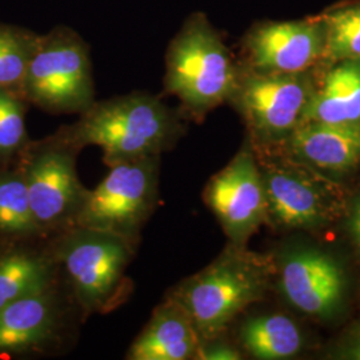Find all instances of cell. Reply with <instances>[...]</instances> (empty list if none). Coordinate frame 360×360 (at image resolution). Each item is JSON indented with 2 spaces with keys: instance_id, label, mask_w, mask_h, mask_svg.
Returning <instances> with one entry per match:
<instances>
[{
  "instance_id": "1",
  "label": "cell",
  "mask_w": 360,
  "mask_h": 360,
  "mask_svg": "<svg viewBox=\"0 0 360 360\" xmlns=\"http://www.w3.org/2000/svg\"><path fill=\"white\" fill-rule=\"evenodd\" d=\"M184 116L169 108L159 96L131 92L107 101H95L75 123L56 131L80 151L96 146L107 167L162 155L184 134Z\"/></svg>"
},
{
  "instance_id": "2",
  "label": "cell",
  "mask_w": 360,
  "mask_h": 360,
  "mask_svg": "<svg viewBox=\"0 0 360 360\" xmlns=\"http://www.w3.org/2000/svg\"><path fill=\"white\" fill-rule=\"evenodd\" d=\"M71 296L89 318L123 306L134 291L127 274L136 245L112 232L71 227L49 239Z\"/></svg>"
},
{
  "instance_id": "3",
  "label": "cell",
  "mask_w": 360,
  "mask_h": 360,
  "mask_svg": "<svg viewBox=\"0 0 360 360\" xmlns=\"http://www.w3.org/2000/svg\"><path fill=\"white\" fill-rule=\"evenodd\" d=\"M271 269L267 257L230 245L208 267L181 281L167 296L188 314L203 342L220 336L243 309L264 296Z\"/></svg>"
},
{
  "instance_id": "4",
  "label": "cell",
  "mask_w": 360,
  "mask_h": 360,
  "mask_svg": "<svg viewBox=\"0 0 360 360\" xmlns=\"http://www.w3.org/2000/svg\"><path fill=\"white\" fill-rule=\"evenodd\" d=\"M239 74L240 67L218 31L205 13H195L168 44L163 90L179 99L184 117L202 119L230 102Z\"/></svg>"
},
{
  "instance_id": "5",
  "label": "cell",
  "mask_w": 360,
  "mask_h": 360,
  "mask_svg": "<svg viewBox=\"0 0 360 360\" xmlns=\"http://www.w3.org/2000/svg\"><path fill=\"white\" fill-rule=\"evenodd\" d=\"M20 94L30 105L53 115L87 111L96 99L86 40L67 26L40 35Z\"/></svg>"
},
{
  "instance_id": "6",
  "label": "cell",
  "mask_w": 360,
  "mask_h": 360,
  "mask_svg": "<svg viewBox=\"0 0 360 360\" xmlns=\"http://www.w3.org/2000/svg\"><path fill=\"white\" fill-rule=\"evenodd\" d=\"M79 153L77 147L55 132L44 139L30 141L16 159L44 240L75 226L89 195V188L77 176Z\"/></svg>"
},
{
  "instance_id": "7",
  "label": "cell",
  "mask_w": 360,
  "mask_h": 360,
  "mask_svg": "<svg viewBox=\"0 0 360 360\" xmlns=\"http://www.w3.org/2000/svg\"><path fill=\"white\" fill-rule=\"evenodd\" d=\"M159 172L160 155L110 167L108 175L89 190L75 226L112 232L138 245L158 206Z\"/></svg>"
},
{
  "instance_id": "8",
  "label": "cell",
  "mask_w": 360,
  "mask_h": 360,
  "mask_svg": "<svg viewBox=\"0 0 360 360\" xmlns=\"http://www.w3.org/2000/svg\"><path fill=\"white\" fill-rule=\"evenodd\" d=\"M314 87L303 74H264L240 67L230 102L236 105L259 144L288 139L302 123Z\"/></svg>"
},
{
  "instance_id": "9",
  "label": "cell",
  "mask_w": 360,
  "mask_h": 360,
  "mask_svg": "<svg viewBox=\"0 0 360 360\" xmlns=\"http://www.w3.org/2000/svg\"><path fill=\"white\" fill-rule=\"evenodd\" d=\"M205 200L231 245L245 247L248 238L267 218L262 172L248 146L210 180Z\"/></svg>"
},
{
  "instance_id": "10",
  "label": "cell",
  "mask_w": 360,
  "mask_h": 360,
  "mask_svg": "<svg viewBox=\"0 0 360 360\" xmlns=\"http://www.w3.org/2000/svg\"><path fill=\"white\" fill-rule=\"evenodd\" d=\"M324 44L322 19L260 23L243 40L245 67L264 74H303L322 59Z\"/></svg>"
},
{
  "instance_id": "11",
  "label": "cell",
  "mask_w": 360,
  "mask_h": 360,
  "mask_svg": "<svg viewBox=\"0 0 360 360\" xmlns=\"http://www.w3.org/2000/svg\"><path fill=\"white\" fill-rule=\"evenodd\" d=\"M266 193L267 218L290 229H311L334 215V195L307 168L270 165L260 169Z\"/></svg>"
},
{
  "instance_id": "12",
  "label": "cell",
  "mask_w": 360,
  "mask_h": 360,
  "mask_svg": "<svg viewBox=\"0 0 360 360\" xmlns=\"http://www.w3.org/2000/svg\"><path fill=\"white\" fill-rule=\"evenodd\" d=\"M65 323L59 285L0 309V358L44 354L58 345Z\"/></svg>"
},
{
  "instance_id": "13",
  "label": "cell",
  "mask_w": 360,
  "mask_h": 360,
  "mask_svg": "<svg viewBox=\"0 0 360 360\" xmlns=\"http://www.w3.org/2000/svg\"><path fill=\"white\" fill-rule=\"evenodd\" d=\"M279 284L295 309L311 316L328 318L343 302L346 279L334 257L319 250L303 248L284 257Z\"/></svg>"
},
{
  "instance_id": "14",
  "label": "cell",
  "mask_w": 360,
  "mask_h": 360,
  "mask_svg": "<svg viewBox=\"0 0 360 360\" xmlns=\"http://www.w3.org/2000/svg\"><path fill=\"white\" fill-rule=\"evenodd\" d=\"M288 142L292 154L309 169L339 175L360 166V122H304Z\"/></svg>"
},
{
  "instance_id": "15",
  "label": "cell",
  "mask_w": 360,
  "mask_h": 360,
  "mask_svg": "<svg viewBox=\"0 0 360 360\" xmlns=\"http://www.w3.org/2000/svg\"><path fill=\"white\" fill-rule=\"evenodd\" d=\"M40 240L0 242V309L59 285L60 267Z\"/></svg>"
},
{
  "instance_id": "16",
  "label": "cell",
  "mask_w": 360,
  "mask_h": 360,
  "mask_svg": "<svg viewBox=\"0 0 360 360\" xmlns=\"http://www.w3.org/2000/svg\"><path fill=\"white\" fill-rule=\"evenodd\" d=\"M200 338L188 314L166 295L127 351L129 360L195 359Z\"/></svg>"
},
{
  "instance_id": "17",
  "label": "cell",
  "mask_w": 360,
  "mask_h": 360,
  "mask_svg": "<svg viewBox=\"0 0 360 360\" xmlns=\"http://www.w3.org/2000/svg\"><path fill=\"white\" fill-rule=\"evenodd\" d=\"M326 74L321 87L309 98L304 122H360V59L342 60Z\"/></svg>"
},
{
  "instance_id": "18",
  "label": "cell",
  "mask_w": 360,
  "mask_h": 360,
  "mask_svg": "<svg viewBox=\"0 0 360 360\" xmlns=\"http://www.w3.org/2000/svg\"><path fill=\"white\" fill-rule=\"evenodd\" d=\"M44 240L34 218L26 180L16 160L0 166V242Z\"/></svg>"
},
{
  "instance_id": "19",
  "label": "cell",
  "mask_w": 360,
  "mask_h": 360,
  "mask_svg": "<svg viewBox=\"0 0 360 360\" xmlns=\"http://www.w3.org/2000/svg\"><path fill=\"white\" fill-rule=\"evenodd\" d=\"M245 351L262 360L287 359L303 345L295 323L284 315H262L247 319L239 330Z\"/></svg>"
},
{
  "instance_id": "20",
  "label": "cell",
  "mask_w": 360,
  "mask_h": 360,
  "mask_svg": "<svg viewBox=\"0 0 360 360\" xmlns=\"http://www.w3.org/2000/svg\"><path fill=\"white\" fill-rule=\"evenodd\" d=\"M40 34L25 27L0 23V87L18 91L38 47ZM22 95V94H20Z\"/></svg>"
},
{
  "instance_id": "21",
  "label": "cell",
  "mask_w": 360,
  "mask_h": 360,
  "mask_svg": "<svg viewBox=\"0 0 360 360\" xmlns=\"http://www.w3.org/2000/svg\"><path fill=\"white\" fill-rule=\"evenodd\" d=\"M326 44L323 59L330 63L360 59V3L323 15Z\"/></svg>"
},
{
  "instance_id": "22",
  "label": "cell",
  "mask_w": 360,
  "mask_h": 360,
  "mask_svg": "<svg viewBox=\"0 0 360 360\" xmlns=\"http://www.w3.org/2000/svg\"><path fill=\"white\" fill-rule=\"evenodd\" d=\"M28 107L18 91L0 87V166L13 163L31 141L26 124Z\"/></svg>"
},
{
  "instance_id": "23",
  "label": "cell",
  "mask_w": 360,
  "mask_h": 360,
  "mask_svg": "<svg viewBox=\"0 0 360 360\" xmlns=\"http://www.w3.org/2000/svg\"><path fill=\"white\" fill-rule=\"evenodd\" d=\"M195 359L200 360H239L240 352L231 345L220 340V336L200 342Z\"/></svg>"
},
{
  "instance_id": "24",
  "label": "cell",
  "mask_w": 360,
  "mask_h": 360,
  "mask_svg": "<svg viewBox=\"0 0 360 360\" xmlns=\"http://www.w3.org/2000/svg\"><path fill=\"white\" fill-rule=\"evenodd\" d=\"M348 230L360 251V195L354 200L348 215Z\"/></svg>"
},
{
  "instance_id": "25",
  "label": "cell",
  "mask_w": 360,
  "mask_h": 360,
  "mask_svg": "<svg viewBox=\"0 0 360 360\" xmlns=\"http://www.w3.org/2000/svg\"><path fill=\"white\" fill-rule=\"evenodd\" d=\"M348 358L349 359L360 360V338L354 343V346L348 351Z\"/></svg>"
}]
</instances>
